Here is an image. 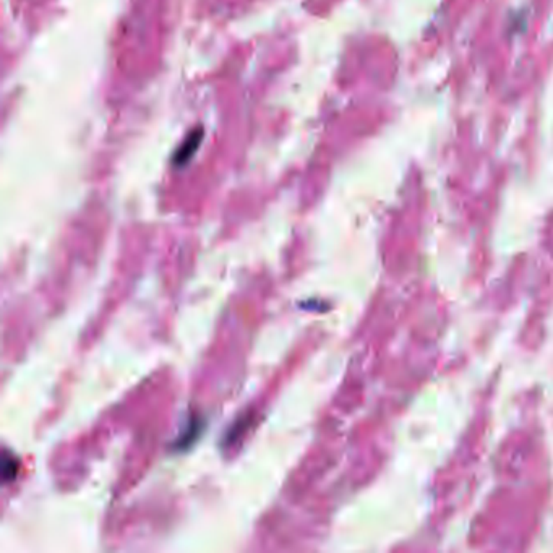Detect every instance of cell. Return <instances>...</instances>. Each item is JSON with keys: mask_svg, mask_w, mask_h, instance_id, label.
<instances>
[{"mask_svg": "<svg viewBox=\"0 0 553 553\" xmlns=\"http://www.w3.org/2000/svg\"><path fill=\"white\" fill-rule=\"evenodd\" d=\"M201 140H203V130L201 128L192 130V133L184 140V143L180 145V148L174 156L175 165H184L185 163H189V161L192 159V156L195 154V151L198 149Z\"/></svg>", "mask_w": 553, "mask_h": 553, "instance_id": "1", "label": "cell"}]
</instances>
